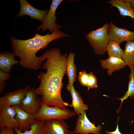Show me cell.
<instances>
[{"mask_svg":"<svg viewBox=\"0 0 134 134\" xmlns=\"http://www.w3.org/2000/svg\"><path fill=\"white\" fill-rule=\"evenodd\" d=\"M131 71L129 75V79L128 85V89L124 96L119 99L121 101V106L123 101L129 97L131 99H134V66L130 68Z\"/></svg>","mask_w":134,"mask_h":134,"instance_id":"7402d4cb","label":"cell"},{"mask_svg":"<svg viewBox=\"0 0 134 134\" xmlns=\"http://www.w3.org/2000/svg\"><path fill=\"white\" fill-rule=\"evenodd\" d=\"M107 33L109 41L119 44L124 41H134V32L119 28L111 22L109 23Z\"/></svg>","mask_w":134,"mask_h":134,"instance_id":"9c48e42d","label":"cell"},{"mask_svg":"<svg viewBox=\"0 0 134 134\" xmlns=\"http://www.w3.org/2000/svg\"><path fill=\"white\" fill-rule=\"evenodd\" d=\"M67 89L70 93L72 99L71 107L74 111L78 115L83 113L88 109V105L84 104V101L79 93L74 88L73 85L68 84Z\"/></svg>","mask_w":134,"mask_h":134,"instance_id":"5bb4252c","label":"cell"},{"mask_svg":"<svg viewBox=\"0 0 134 134\" xmlns=\"http://www.w3.org/2000/svg\"><path fill=\"white\" fill-rule=\"evenodd\" d=\"M77 79L80 85L83 87L86 86L88 79V74L84 70L80 71L78 75Z\"/></svg>","mask_w":134,"mask_h":134,"instance_id":"cb8c5ba5","label":"cell"},{"mask_svg":"<svg viewBox=\"0 0 134 134\" xmlns=\"http://www.w3.org/2000/svg\"><path fill=\"white\" fill-rule=\"evenodd\" d=\"M132 9L134 10V0H128Z\"/></svg>","mask_w":134,"mask_h":134,"instance_id":"83f0119b","label":"cell"},{"mask_svg":"<svg viewBox=\"0 0 134 134\" xmlns=\"http://www.w3.org/2000/svg\"><path fill=\"white\" fill-rule=\"evenodd\" d=\"M106 51L109 57H114L122 58L123 51L120 44L115 41H109L107 46Z\"/></svg>","mask_w":134,"mask_h":134,"instance_id":"44dd1931","label":"cell"},{"mask_svg":"<svg viewBox=\"0 0 134 134\" xmlns=\"http://www.w3.org/2000/svg\"><path fill=\"white\" fill-rule=\"evenodd\" d=\"M10 74L0 70V83L5 82V81L9 78Z\"/></svg>","mask_w":134,"mask_h":134,"instance_id":"484cf974","label":"cell"},{"mask_svg":"<svg viewBox=\"0 0 134 134\" xmlns=\"http://www.w3.org/2000/svg\"><path fill=\"white\" fill-rule=\"evenodd\" d=\"M120 119V117H118V118L116 130L113 132H110L107 131H105L106 134H122L120 132L118 125V122Z\"/></svg>","mask_w":134,"mask_h":134,"instance_id":"4316f807","label":"cell"},{"mask_svg":"<svg viewBox=\"0 0 134 134\" xmlns=\"http://www.w3.org/2000/svg\"><path fill=\"white\" fill-rule=\"evenodd\" d=\"M107 2L111 5V7H115L117 8L123 17L128 16L132 19H134V10L128 0H110Z\"/></svg>","mask_w":134,"mask_h":134,"instance_id":"e0dca14e","label":"cell"},{"mask_svg":"<svg viewBox=\"0 0 134 134\" xmlns=\"http://www.w3.org/2000/svg\"><path fill=\"white\" fill-rule=\"evenodd\" d=\"M35 88H30L19 106L25 111L33 115H35L41 106V98L35 92Z\"/></svg>","mask_w":134,"mask_h":134,"instance_id":"8992f818","label":"cell"},{"mask_svg":"<svg viewBox=\"0 0 134 134\" xmlns=\"http://www.w3.org/2000/svg\"><path fill=\"white\" fill-rule=\"evenodd\" d=\"M100 62L102 68L107 69V73L110 76L114 72L125 67L126 66L122 58L114 57H109L106 59L101 60Z\"/></svg>","mask_w":134,"mask_h":134,"instance_id":"9a60e30c","label":"cell"},{"mask_svg":"<svg viewBox=\"0 0 134 134\" xmlns=\"http://www.w3.org/2000/svg\"><path fill=\"white\" fill-rule=\"evenodd\" d=\"M102 127L101 125L96 126L94 123L91 122L88 118L85 111L78 115L76 125L73 131L74 134H100Z\"/></svg>","mask_w":134,"mask_h":134,"instance_id":"52a82bcc","label":"cell"},{"mask_svg":"<svg viewBox=\"0 0 134 134\" xmlns=\"http://www.w3.org/2000/svg\"><path fill=\"white\" fill-rule=\"evenodd\" d=\"M45 122L37 121L33 125L30 129L22 132L19 129L14 130L16 134H45L44 125Z\"/></svg>","mask_w":134,"mask_h":134,"instance_id":"ffe728a7","label":"cell"},{"mask_svg":"<svg viewBox=\"0 0 134 134\" xmlns=\"http://www.w3.org/2000/svg\"><path fill=\"white\" fill-rule=\"evenodd\" d=\"M70 36L58 30L51 34L49 32L44 35L35 34L34 36L26 40L10 37L13 53L15 56L20 58L19 64L27 69L37 71L41 67L42 63L38 57L36 56L37 52L41 49H45L47 45L53 40L60 38Z\"/></svg>","mask_w":134,"mask_h":134,"instance_id":"7a4b0ae2","label":"cell"},{"mask_svg":"<svg viewBox=\"0 0 134 134\" xmlns=\"http://www.w3.org/2000/svg\"><path fill=\"white\" fill-rule=\"evenodd\" d=\"M68 128L64 120L52 119L45 122L44 130L45 134H74Z\"/></svg>","mask_w":134,"mask_h":134,"instance_id":"4fadbf2b","label":"cell"},{"mask_svg":"<svg viewBox=\"0 0 134 134\" xmlns=\"http://www.w3.org/2000/svg\"><path fill=\"white\" fill-rule=\"evenodd\" d=\"M13 53L3 51L0 53V70L10 74L12 66L19 63L14 58Z\"/></svg>","mask_w":134,"mask_h":134,"instance_id":"2e32d148","label":"cell"},{"mask_svg":"<svg viewBox=\"0 0 134 134\" xmlns=\"http://www.w3.org/2000/svg\"><path fill=\"white\" fill-rule=\"evenodd\" d=\"M109 25V23H106L101 28L92 30L86 35L87 39L97 55H103L106 52L109 41L107 33Z\"/></svg>","mask_w":134,"mask_h":134,"instance_id":"3957f363","label":"cell"},{"mask_svg":"<svg viewBox=\"0 0 134 134\" xmlns=\"http://www.w3.org/2000/svg\"><path fill=\"white\" fill-rule=\"evenodd\" d=\"M122 58L130 69L134 66V41L127 42Z\"/></svg>","mask_w":134,"mask_h":134,"instance_id":"d6986e66","label":"cell"},{"mask_svg":"<svg viewBox=\"0 0 134 134\" xmlns=\"http://www.w3.org/2000/svg\"><path fill=\"white\" fill-rule=\"evenodd\" d=\"M75 56L73 53L70 52L68 56L67 62V74L68 84L73 85L77 77L76 67L74 62Z\"/></svg>","mask_w":134,"mask_h":134,"instance_id":"ac0fdd59","label":"cell"},{"mask_svg":"<svg viewBox=\"0 0 134 134\" xmlns=\"http://www.w3.org/2000/svg\"><path fill=\"white\" fill-rule=\"evenodd\" d=\"M16 114L15 109L12 106L0 104V129L7 127L14 130L18 129Z\"/></svg>","mask_w":134,"mask_h":134,"instance_id":"ba28073f","label":"cell"},{"mask_svg":"<svg viewBox=\"0 0 134 134\" xmlns=\"http://www.w3.org/2000/svg\"><path fill=\"white\" fill-rule=\"evenodd\" d=\"M0 134H16L14 130L12 128L4 127L0 129Z\"/></svg>","mask_w":134,"mask_h":134,"instance_id":"d4e9b609","label":"cell"},{"mask_svg":"<svg viewBox=\"0 0 134 134\" xmlns=\"http://www.w3.org/2000/svg\"><path fill=\"white\" fill-rule=\"evenodd\" d=\"M31 88L28 85L23 88L9 92L0 98V104H6L12 106H19Z\"/></svg>","mask_w":134,"mask_h":134,"instance_id":"30bf717a","label":"cell"},{"mask_svg":"<svg viewBox=\"0 0 134 134\" xmlns=\"http://www.w3.org/2000/svg\"><path fill=\"white\" fill-rule=\"evenodd\" d=\"M86 86L88 90L91 89L97 88L98 87L97 78L93 72L91 71L88 74V79Z\"/></svg>","mask_w":134,"mask_h":134,"instance_id":"603a6c76","label":"cell"},{"mask_svg":"<svg viewBox=\"0 0 134 134\" xmlns=\"http://www.w3.org/2000/svg\"><path fill=\"white\" fill-rule=\"evenodd\" d=\"M62 0H53L49 10L42 23L36 28L38 31L41 29L42 32L48 29L51 34L54 31L58 30L60 28L63 27L62 25H59L55 22L57 17L55 16L56 10Z\"/></svg>","mask_w":134,"mask_h":134,"instance_id":"5b68a950","label":"cell"},{"mask_svg":"<svg viewBox=\"0 0 134 134\" xmlns=\"http://www.w3.org/2000/svg\"><path fill=\"white\" fill-rule=\"evenodd\" d=\"M15 109V118L18 124V129L22 132L30 129L31 126L37 121L34 116L22 109L19 106H12Z\"/></svg>","mask_w":134,"mask_h":134,"instance_id":"7c38bea8","label":"cell"},{"mask_svg":"<svg viewBox=\"0 0 134 134\" xmlns=\"http://www.w3.org/2000/svg\"><path fill=\"white\" fill-rule=\"evenodd\" d=\"M20 8L19 13L15 17L28 15L31 19H37L42 22L48 12L47 10H41L36 8L26 0H19Z\"/></svg>","mask_w":134,"mask_h":134,"instance_id":"8fae6325","label":"cell"},{"mask_svg":"<svg viewBox=\"0 0 134 134\" xmlns=\"http://www.w3.org/2000/svg\"><path fill=\"white\" fill-rule=\"evenodd\" d=\"M67 54H62L60 50L57 48L46 50L38 57L42 63L46 60L42 67L46 72L41 71L37 76L40 81L38 87L35 89L36 93L41 97V104L56 107L64 109L71 107V105L64 102L61 94L63 84L64 75L67 74Z\"/></svg>","mask_w":134,"mask_h":134,"instance_id":"6da1fadb","label":"cell"},{"mask_svg":"<svg viewBox=\"0 0 134 134\" xmlns=\"http://www.w3.org/2000/svg\"><path fill=\"white\" fill-rule=\"evenodd\" d=\"M76 115L74 111L67 108L63 109L56 107L42 105L34 116L37 121L46 122L52 119L65 120Z\"/></svg>","mask_w":134,"mask_h":134,"instance_id":"277c9868","label":"cell"}]
</instances>
